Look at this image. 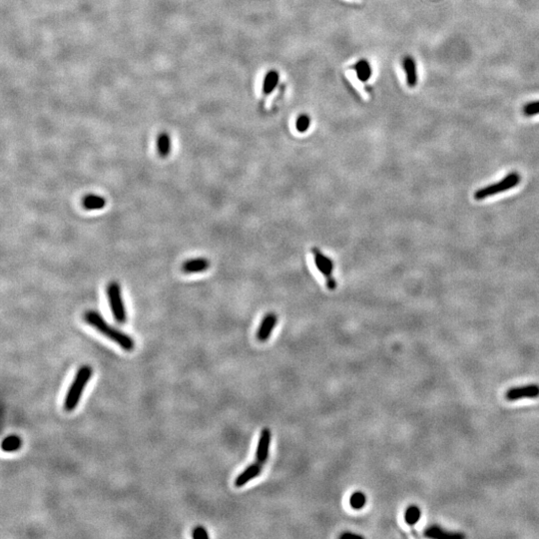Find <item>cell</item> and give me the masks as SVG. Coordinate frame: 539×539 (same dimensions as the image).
<instances>
[{"instance_id":"cell-21","label":"cell","mask_w":539,"mask_h":539,"mask_svg":"<svg viewBox=\"0 0 539 539\" xmlns=\"http://www.w3.org/2000/svg\"><path fill=\"white\" fill-rule=\"evenodd\" d=\"M523 113L526 116H533V115L539 114V101L526 104L523 108Z\"/></svg>"},{"instance_id":"cell-7","label":"cell","mask_w":539,"mask_h":539,"mask_svg":"<svg viewBox=\"0 0 539 539\" xmlns=\"http://www.w3.org/2000/svg\"><path fill=\"white\" fill-rule=\"evenodd\" d=\"M271 438H272V434H271V431H270L269 429H264L263 431H261L259 442H258V446H257V451H256L257 463H259L261 465H264L267 462V460H268L269 451H270Z\"/></svg>"},{"instance_id":"cell-12","label":"cell","mask_w":539,"mask_h":539,"mask_svg":"<svg viewBox=\"0 0 539 539\" xmlns=\"http://www.w3.org/2000/svg\"><path fill=\"white\" fill-rule=\"evenodd\" d=\"M425 536L428 538L434 539H462L465 538V535L463 533H454V532H446L440 527L433 525L429 527L425 531Z\"/></svg>"},{"instance_id":"cell-3","label":"cell","mask_w":539,"mask_h":539,"mask_svg":"<svg viewBox=\"0 0 539 539\" xmlns=\"http://www.w3.org/2000/svg\"><path fill=\"white\" fill-rule=\"evenodd\" d=\"M107 296L111 312L114 316L116 322L124 323L126 322L127 316L125 311V306L122 299L121 287L117 282H111L107 287Z\"/></svg>"},{"instance_id":"cell-16","label":"cell","mask_w":539,"mask_h":539,"mask_svg":"<svg viewBox=\"0 0 539 539\" xmlns=\"http://www.w3.org/2000/svg\"><path fill=\"white\" fill-rule=\"evenodd\" d=\"M157 150L159 155L162 158L168 157V155L171 152V140L168 134L163 133L158 137L157 140Z\"/></svg>"},{"instance_id":"cell-2","label":"cell","mask_w":539,"mask_h":539,"mask_svg":"<svg viewBox=\"0 0 539 539\" xmlns=\"http://www.w3.org/2000/svg\"><path fill=\"white\" fill-rule=\"evenodd\" d=\"M92 374L93 370L89 365H83L77 370L64 400V408L67 411L74 410L78 405L84 389L90 381Z\"/></svg>"},{"instance_id":"cell-22","label":"cell","mask_w":539,"mask_h":539,"mask_svg":"<svg viewBox=\"0 0 539 539\" xmlns=\"http://www.w3.org/2000/svg\"><path fill=\"white\" fill-rule=\"evenodd\" d=\"M192 536L194 539H207L209 538V534L207 532V530L202 527V526H198L196 527L194 530H193V533H192Z\"/></svg>"},{"instance_id":"cell-8","label":"cell","mask_w":539,"mask_h":539,"mask_svg":"<svg viewBox=\"0 0 539 539\" xmlns=\"http://www.w3.org/2000/svg\"><path fill=\"white\" fill-rule=\"evenodd\" d=\"M278 322V317L275 313H268L262 320L261 324L257 331V338L260 342H267L271 337L276 324Z\"/></svg>"},{"instance_id":"cell-14","label":"cell","mask_w":539,"mask_h":539,"mask_svg":"<svg viewBox=\"0 0 539 539\" xmlns=\"http://www.w3.org/2000/svg\"><path fill=\"white\" fill-rule=\"evenodd\" d=\"M21 446H22V440L18 435H15V434L5 437L1 444L2 450L6 452L17 451Z\"/></svg>"},{"instance_id":"cell-19","label":"cell","mask_w":539,"mask_h":539,"mask_svg":"<svg viewBox=\"0 0 539 539\" xmlns=\"http://www.w3.org/2000/svg\"><path fill=\"white\" fill-rule=\"evenodd\" d=\"M365 503H366V497H365L364 493H362L360 491L354 492L351 495V497H350V505L355 510L362 509L364 507Z\"/></svg>"},{"instance_id":"cell-5","label":"cell","mask_w":539,"mask_h":539,"mask_svg":"<svg viewBox=\"0 0 539 539\" xmlns=\"http://www.w3.org/2000/svg\"><path fill=\"white\" fill-rule=\"evenodd\" d=\"M520 181V176L513 172V173H510L508 174L504 179L502 180L500 183H496V184H492L490 186H487V187H484L478 191L475 192L474 194V198L476 200H483L489 196H492L494 194H499L501 192H504V191H507L513 187H515Z\"/></svg>"},{"instance_id":"cell-11","label":"cell","mask_w":539,"mask_h":539,"mask_svg":"<svg viewBox=\"0 0 539 539\" xmlns=\"http://www.w3.org/2000/svg\"><path fill=\"white\" fill-rule=\"evenodd\" d=\"M403 69L406 75V83L409 87H414L418 83V71L414 59L411 56H405L403 59Z\"/></svg>"},{"instance_id":"cell-20","label":"cell","mask_w":539,"mask_h":539,"mask_svg":"<svg viewBox=\"0 0 539 539\" xmlns=\"http://www.w3.org/2000/svg\"><path fill=\"white\" fill-rule=\"evenodd\" d=\"M310 125H311V119L307 114H302L297 119L296 127L300 133H305L310 128Z\"/></svg>"},{"instance_id":"cell-6","label":"cell","mask_w":539,"mask_h":539,"mask_svg":"<svg viewBox=\"0 0 539 539\" xmlns=\"http://www.w3.org/2000/svg\"><path fill=\"white\" fill-rule=\"evenodd\" d=\"M505 397L508 401H515L523 398L539 397V385H528L520 388H512L506 392Z\"/></svg>"},{"instance_id":"cell-17","label":"cell","mask_w":539,"mask_h":539,"mask_svg":"<svg viewBox=\"0 0 539 539\" xmlns=\"http://www.w3.org/2000/svg\"><path fill=\"white\" fill-rule=\"evenodd\" d=\"M279 82V74L277 71H270L265 77L263 84V91L265 94H270Z\"/></svg>"},{"instance_id":"cell-15","label":"cell","mask_w":539,"mask_h":539,"mask_svg":"<svg viewBox=\"0 0 539 539\" xmlns=\"http://www.w3.org/2000/svg\"><path fill=\"white\" fill-rule=\"evenodd\" d=\"M422 517V511L418 505H409L404 511V521L409 526H414Z\"/></svg>"},{"instance_id":"cell-23","label":"cell","mask_w":539,"mask_h":539,"mask_svg":"<svg viewBox=\"0 0 539 539\" xmlns=\"http://www.w3.org/2000/svg\"><path fill=\"white\" fill-rule=\"evenodd\" d=\"M342 539H362V536H360L359 534H356V533H351V532H346V533H343L341 536Z\"/></svg>"},{"instance_id":"cell-9","label":"cell","mask_w":539,"mask_h":539,"mask_svg":"<svg viewBox=\"0 0 539 539\" xmlns=\"http://www.w3.org/2000/svg\"><path fill=\"white\" fill-rule=\"evenodd\" d=\"M210 268V261L206 258H196L186 261L182 265V271L186 274L202 273Z\"/></svg>"},{"instance_id":"cell-10","label":"cell","mask_w":539,"mask_h":539,"mask_svg":"<svg viewBox=\"0 0 539 539\" xmlns=\"http://www.w3.org/2000/svg\"><path fill=\"white\" fill-rule=\"evenodd\" d=\"M261 472H262V465L259 464V463L253 464L247 468H245L237 476V478L235 480V485L237 487H242V486L246 485L249 481H251L252 479H254L257 476H259Z\"/></svg>"},{"instance_id":"cell-13","label":"cell","mask_w":539,"mask_h":539,"mask_svg":"<svg viewBox=\"0 0 539 539\" xmlns=\"http://www.w3.org/2000/svg\"><path fill=\"white\" fill-rule=\"evenodd\" d=\"M82 205L84 209L92 210H101L106 206V199L95 194L86 195L82 200Z\"/></svg>"},{"instance_id":"cell-4","label":"cell","mask_w":539,"mask_h":539,"mask_svg":"<svg viewBox=\"0 0 539 539\" xmlns=\"http://www.w3.org/2000/svg\"><path fill=\"white\" fill-rule=\"evenodd\" d=\"M311 251L314 255V261H315V265L317 269L322 273L325 280L326 287L330 291H334L335 288H337V286H338L337 281L333 277L334 262L331 261L330 258L326 257L323 252L316 247H314Z\"/></svg>"},{"instance_id":"cell-18","label":"cell","mask_w":539,"mask_h":539,"mask_svg":"<svg viewBox=\"0 0 539 539\" xmlns=\"http://www.w3.org/2000/svg\"><path fill=\"white\" fill-rule=\"evenodd\" d=\"M356 71H357V75L359 77V80L362 81V82H365L367 81L370 76H371V68H370V65L369 63L362 59L359 61L356 65Z\"/></svg>"},{"instance_id":"cell-1","label":"cell","mask_w":539,"mask_h":539,"mask_svg":"<svg viewBox=\"0 0 539 539\" xmlns=\"http://www.w3.org/2000/svg\"><path fill=\"white\" fill-rule=\"evenodd\" d=\"M84 320L85 322L97 329L99 333L107 337L109 340L117 344L119 347H121L124 351L130 352L134 349V341L133 339L123 333L122 330L114 327L113 325H110L109 323L101 317L100 314L94 311H88L84 314Z\"/></svg>"}]
</instances>
